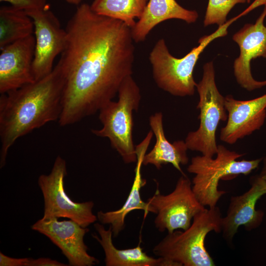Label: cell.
Segmentation results:
<instances>
[{
    "instance_id": "obj_1",
    "label": "cell",
    "mask_w": 266,
    "mask_h": 266,
    "mask_svg": "<svg viewBox=\"0 0 266 266\" xmlns=\"http://www.w3.org/2000/svg\"><path fill=\"white\" fill-rule=\"evenodd\" d=\"M66 43L57 64L64 78L61 126L94 114L118 94L132 75L131 28L121 21L80 4L66 28Z\"/></svg>"
},
{
    "instance_id": "obj_2",
    "label": "cell",
    "mask_w": 266,
    "mask_h": 266,
    "mask_svg": "<svg viewBox=\"0 0 266 266\" xmlns=\"http://www.w3.org/2000/svg\"><path fill=\"white\" fill-rule=\"evenodd\" d=\"M64 78L57 64L44 77L0 97V166L17 139L56 120L62 109Z\"/></svg>"
},
{
    "instance_id": "obj_3",
    "label": "cell",
    "mask_w": 266,
    "mask_h": 266,
    "mask_svg": "<svg viewBox=\"0 0 266 266\" xmlns=\"http://www.w3.org/2000/svg\"><path fill=\"white\" fill-rule=\"evenodd\" d=\"M223 217L215 206L197 213L185 230H175L153 248L154 254L169 266H214L215 263L205 246L207 234L222 232Z\"/></svg>"
},
{
    "instance_id": "obj_4",
    "label": "cell",
    "mask_w": 266,
    "mask_h": 266,
    "mask_svg": "<svg viewBox=\"0 0 266 266\" xmlns=\"http://www.w3.org/2000/svg\"><path fill=\"white\" fill-rule=\"evenodd\" d=\"M234 20L219 27L212 33L200 38L199 45L181 58L170 53L164 39H159L149 56L153 77L158 87L175 96L193 95L197 84L193 71L200 55L213 40L227 34V29Z\"/></svg>"
},
{
    "instance_id": "obj_5",
    "label": "cell",
    "mask_w": 266,
    "mask_h": 266,
    "mask_svg": "<svg viewBox=\"0 0 266 266\" xmlns=\"http://www.w3.org/2000/svg\"><path fill=\"white\" fill-rule=\"evenodd\" d=\"M118 100L107 102L99 110L101 129H93L96 136L107 138L111 146L126 164L136 162L133 141V112L138 109L140 89L132 75L126 78L118 92Z\"/></svg>"
},
{
    "instance_id": "obj_6",
    "label": "cell",
    "mask_w": 266,
    "mask_h": 266,
    "mask_svg": "<svg viewBox=\"0 0 266 266\" xmlns=\"http://www.w3.org/2000/svg\"><path fill=\"white\" fill-rule=\"evenodd\" d=\"M243 155L218 145L215 158L202 155L192 158L187 171L195 174L192 189L202 205L214 207L226 194L225 191L218 190L220 180L232 179L239 174L248 175L257 168L262 161V158L237 160Z\"/></svg>"
},
{
    "instance_id": "obj_7",
    "label": "cell",
    "mask_w": 266,
    "mask_h": 266,
    "mask_svg": "<svg viewBox=\"0 0 266 266\" xmlns=\"http://www.w3.org/2000/svg\"><path fill=\"white\" fill-rule=\"evenodd\" d=\"M196 88L199 95L197 108L200 110V125L196 131L188 133L185 142L188 149L213 157L218 150L216 140L217 127L220 121L228 119V114L225 97L219 92L215 83L212 62L203 66L202 77Z\"/></svg>"
},
{
    "instance_id": "obj_8",
    "label": "cell",
    "mask_w": 266,
    "mask_h": 266,
    "mask_svg": "<svg viewBox=\"0 0 266 266\" xmlns=\"http://www.w3.org/2000/svg\"><path fill=\"white\" fill-rule=\"evenodd\" d=\"M66 175V161L58 156L51 172L42 174L38 184L44 200V213L42 218H67L83 228H87L97 220L93 212L92 201L76 202L67 195L64 188V179Z\"/></svg>"
},
{
    "instance_id": "obj_9",
    "label": "cell",
    "mask_w": 266,
    "mask_h": 266,
    "mask_svg": "<svg viewBox=\"0 0 266 266\" xmlns=\"http://www.w3.org/2000/svg\"><path fill=\"white\" fill-rule=\"evenodd\" d=\"M147 202L151 213L156 214L154 220L156 228L168 233L178 229L186 230L194 217L205 209L194 193L190 179L182 174L171 193L163 195L157 190Z\"/></svg>"
},
{
    "instance_id": "obj_10",
    "label": "cell",
    "mask_w": 266,
    "mask_h": 266,
    "mask_svg": "<svg viewBox=\"0 0 266 266\" xmlns=\"http://www.w3.org/2000/svg\"><path fill=\"white\" fill-rule=\"evenodd\" d=\"M26 12L34 24L35 45L32 70L36 81L53 70L55 58L65 48L66 33L49 8Z\"/></svg>"
},
{
    "instance_id": "obj_11",
    "label": "cell",
    "mask_w": 266,
    "mask_h": 266,
    "mask_svg": "<svg viewBox=\"0 0 266 266\" xmlns=\"http://www.w3.org/2000/svg\"><path fill=\"white\" fill-rule=\"evenodd\" d=\"M58 218H41L32 226V230L47 237L67 258L69 266H92L99 260L87 252L84 241L89 231L71 220L60 221Z\"/></svg>"
},
{
    "instance_id": "obj_12",
    "label": "cell",
    "mask_w": 266,
    "mask_h": 266,
    "mask_svg": "<svg viewBox=\"0 0 266 266\" xmlns=\"http://www.w3.org/2000/svg\"><path fill=\"white\" fill-rule=\"evenodd\" d=\"M264 11L255 24H245L233 37L237 43L240 54L234 62V74L238 84L243 88L251 91L266 85V80L257 81L251 73L250 63L258 57L266 58V27Z\"/></svg>"
},
{
    "instance_id": "obj_13",
    "label": "cell",
    "mask_w": 266,
    "mask_h": 266,
    "mask_svg": "<svg viewBox=\"0 0 266 266\" xmlns=\"http://www.w3.org/2000/svg\"><path fill=\"white\" fill-rule=\"evenodd\" d=\"M35 45L32 34L0 49V94L35 81L32 70Z\"/></svg>"
},
{
    "instance_id": "obj_14",
    "label": "cell",
    "mask_w": 266,
    "mask_h": 266,
    "mask_svg": "<svg viewBox=\"0 0 266 266\" xmlns=\"http://www.w3.org/2000/svg\"><path fill=\"white\" fill-rule=\"evenodd\" d=\"M251 187L244 194L232 196L227 214L222 219L223 236L231 242L240 226L247 231L256 229L261 224L264 213L256 210L258 200L266 194V181L259 175L251 177Z\"/></svg>"
},
{
    "instance_id": "obj_15",
    "label": "cell",
    "mask_w": 266,
    "mask_h": 266,
    "mask_svg": "<svg viewBox=\"0 0 266 266\" xmlns=\"http://www.w3.org/2000/svg\"><path fill=\"white\" fill-rule=\"evenodd\" d=\"M228 112L226 126L220 131V139L233 144L240 139L259 130L266 118V94L247 100H237L232 95L225 97Z\"/></svg>"
},
{
    "instance_id": "obj_16",
    "label": "cell",
    "mask_w": 266,
    "mask_h": 266,
    "mask_svg": "<svg viewBox=\"0 0 266 266\" xmlns=\"http://www.w3.org/2000/svg\"><path fill=\"white\" fill-rule=\"evenodd\" d=\"M153 134L152 131H149L143 140L135 146L136 164L134 169V177L129 195L124 204L116 210L107 212L100 211L97 213L98 220L101 224L110 225L114 237H117L125 228V219L129 213L134 210H141L144 212L145 217L151 213L148 203L147 201L144 202L141 198L140 191L146 183L141 174L143 160Z\"/></svg>"
},
{
    "instance_id": "obj_17",
    "label": "cell",
    "mask_w": 266,
    "mask_h": 266,
    "mask_svg": "<svg viewBox=\"0 0 266 266\" xmlns=\"http://www.w3.org/2000/svg\"><path fill=\"white\" fill-rule=\"evenodd\" d=\"M149 124L156 138L153 149L146 153L143 160V165H151L158 169L162 165L171 164L182 175H185L181 165L188 164V148L185 141L177 140L171 143L166 139L163 127V114L156 112L149 117Z\"/></svg>"
},
{
    "instance_id": "obj_18",
    "label": "cell",
    "mask_w": 266,
    "mask_h": 266,
    "mask_svg": "<svg viewBox=\"0 0 266 266\" xmlns=\"http://www.w3.org/2000/svg\"><path fill=\"white\" fill-rule=\"evenodd\" d=\"M198 18L196 11L183 8L175 0H149L142 15L131 29L132 37L134 42H141L155 27L165 21L176 19L190 24Z\"/></svg>"
},
{
    "instance_id": "obj_19",
    "label": "cell",
    "mask_w": 266,
    "mask_h": 266,
    "mask_svg": "<svg viewBox=\"0 0 266 266\" xmlns=\"http://www.w3.org/2000/svg\"><path fill=\"white\" fill-rule=\"evenodd\" d=\"M95 228L99 235L93 234L102 247L106 266H169L163 259L153 258L143 251L139 244L137 246L120 249L116 248L112 240L113 233L111 227L104 228L102 224L96 223Z\"/></svg>"
},
{
    "instance_id": "obj_20",
    "label": "cell",
    "mask_w": 266,
    "mask_h": 266,
    "mask_svg": "<svg viewBox=\"0 0 266 266\" xmlns=\"http://www.w3.org/2000/svg\"><path fill=\"white\" fill-rule=\"evenodd\" d=\"M34 24L26 12L12 6L0 8V49L33 34Z\"/></svg>"
},
{
    "instance_id": "obj_21",
    "label": "cell",
    "mask_w": 266,
    "mask_h": 266,
    "mask_svg": "<svg viewBox=\"0 0 266 266\" xmlns=\"http://www.w3.org/2000/svg\"><path fill=\"white\" fill-rule=\"evenodd\" d=\"M149 0H94L90 7L96 13L122 21L131 29L142 15Z\"/></svg>"
},
{
    "instance_id": "obj_22",
    "label": "cell",
    "mask_w": 266,
    "mask_h": 266,
    "mask_svg": "<svg viewBox=\"0 0 266 266\" xmlns=\"http://www.w3.org/2000/svg\"><path fill=\"white\" fill-rule=\"evenodd\" d=\"M247 0H208L203 21L204 26L216 24L219 27L227 22V16L234 6Z\"/></svg>"
},
{
    "instance_id": "obj_23",
    "label": "cell",
    "mask_w": 266,
    "mask_h": 266,
    "mask_svg": "<svg viewBox=\"0 0 266 266\" xmlns=\"http://www.w3.org/2000/svg\"><path fill=\"white\" fill-rule=\"evenodd\" d=\"M11 4V6L25 11L43 10L49 8L46 0H0Z\"/></svg>"
},
{
    "instance_id": "obj_24",
    "label": "cell",
    "mask_w": 266,
    "mask_h": 266,
    "mask_svg": "<svg viewBox=\"0 0 266 266\" xmlns=\"http://www.w3.org/2000/svg\"><path fill=\"white\" fill-rule=\"evenodd\" d=\"M29 258H15L5 255L0 253V266H27Z\"/></svg>"
},
{
    "instance_id": "obj_25",
    "label": "cell",
    "mask_w": 266,
    "mask_h": 266,
    "mask_svg": "<svg viewBox=\"0 0 266 266\" xmlns=\"http://www.w3.org/2000/svg\"><path fill=\"white\" fill-rule=\"evenodd\" d=\"M66 265L57 260L48 258H39L36 259L29 258L27 266H66Z\"/></svg>"
},
{
    "instance_id": "obj_26",
    "label": "cell",
    "mask_w": 266,
    "mask_h": 266,
    "mask_svg": "<svg viewBox=\"0 0 266 266\" xmlns=\"http://www.w3.org/2000/svg\"><path fill=\"white\" fill-rule=\"evenodd\" d=\"M263 165L259 175L266 181V156L263 159Z\"/></svg>"
},
{
    "instance_id": "obj_27",
    "label": "cell",
    "mask_w": 266,
    "mask_h": 266,
    "mask_svg": "<svg viewBox=\"0 0 266 266\" xmlns=\"http://www.w3.org/2000/svg\"><path fill=\"white\" fill-rule=\"evenodd\" d=\"M68 3L76 5H80L83 0H65Z\"/></svg>"
},
{
    "instance_id": "obj_28",
    "label": "cell",
    "mask_w": 266,
    "mask_h": 266,
    "mask_svg": "<svg viewBox=\"0 0 266 266\" xmlns=\"http://www.w3.org/2000/svg\"><path fill=\"white\" fill-rule=\"evenodd\" d=\"M250 0H247V1L248 2H250Z\"/></svg>"
}]
</instances>
